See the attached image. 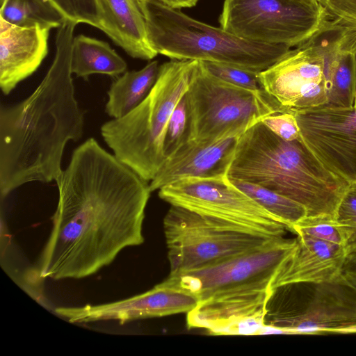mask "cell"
Masks as SVG:
<instances>
[{
  "mask_svg": "<svg viewBox=\"0 0 356 356\" xmlns=\"http://www.w3.org/2000/svg\"><path fill=\"white\" fill-rule=\"evenodd\" d=\"M58 191L52 229L39 260L40 278L81 279L144 242L148 181L94 138L72 152L55 180Z\"/></svg>",
  "mask_w": 356,
  "mask_h": 356,
  "instance_id": "cell-1",
  "label": "cell"
},
{
  "mask_svg": "<svg viewBox=\"0 0 356 356\" xmlns=\"http://www.w3.org/2000/svg\"><path fill=\"white\" fill-rule=\"evenodd\" d=\"M77 24L57 29L56 53L38 87L22 102L0 108V197L28 183H49L62 172L66 145L84 133V112L75 96L72 45Z\"/></svg>",
  "mask_w": 356,
  "mask_h": 356,
  "instance_id": "cell-2",
  "label": "cell"
},
{
  "mask_svg": "<svg viewBox=\"0 0 356 356\" xmlns=\"http://www.w3.org/2000/svg\"><path fill=\"white\" fill-rule=\"evenodd\" d=\"M296 245V238H275L223 262L168 276L167 282L197 298L187 313L188 328L215 335L259 334L275 292V277Z\"/></svg>",
  "mask_w": 356,
  "mask_h": 356,
  "instance_id": "cell-3",
  "label": "cell"
},
{
  "mask_svg": "<svg viewBox=\"0 0 356 356\" xmlns=\"http://www.w3.org/2000/svg\"><path fill=\"white\" fill-rule=\"evenodd\" d=\"M227 176L261 186L301 204L308 218H334L350 184L329 170L301 137L285 140L261 121L238 137Z\"/></svg>",
  "mask_w": 356,
  "mask_h": 356,
  "instance_id": "cell-4",
  "label": "cell"
},
{
  "mask_svg": "<svg viewBox=\"0 0 356 356\" xmlns=\"http://www.w3.org/2000/svg\"><path fill=\"white\" fill-rule=\"evenodd\" d=\"M148 41L159 54L172 60L211 61L260 72L291 47L239 38L221 27L196 20L160 0H138Z\"/></svg>",
  "mask_w": 356,
  "mask_h": 356,
  "instance_id": "cell-5",
  "label": "cell"
},
{
  "mask_svg": "<svg viewBox=\"0 0 356 356\" xmlns=\"http://www.w3.org/2000/svg\"><path fill=\"white\" fill-rule=\"evenodd\" d=\"M198 60H172L160 65L146 98L126 115L104 123L101 135L115 156L142 179L151 181L165 162L166 126L187 92Z\"/></svg>",
  "mask_w": 356,
  "mask_h": 356,
  "instance_id": "cell-6",
  "label": "cell"
},
{
  "mask_svg": "<svg viewBox=\"0 0 356 356\" xmlns=\"http://www.w3.org/2000/svg\"><path fill=\"white\" fill-rule=\"evenodd\" d=\"M163 229L169 276L223 262L279 238L252 233L173 205L163 219Z\"/></svg>",
  "mask_w": 356,
  "mask_h": 356,
  "instance_id": "cell-7",
  "label": "cell"
},
{
  "mask_svg": "<svg viewBox=\"0 0 356 356\" xmlns=\"http://www.w3.org/2000/svg\"><path fill=\"white\" fill-rule=\"evenodd\" d=\"M193 120V140L213 143L239 137L264 117L284 113L264 92L225 82L198 60L186 92Z\"/></svg>",
  "mask_w": 356,
  "mask_h": 356,
  "instance_id": "cell-8",
  "label": "cell"
},
{
  "mask_svg": "<svg viewBox=\"0 0 356 356\" xmlns=\"http://www.w3.org/2000/svg\"><path fill=\"white\" fill-rule=\"evenodd\" d=\"M272 298L276 307L267 324L284 334L356 333V288L341 275L332 280L283 285Z\"/></svg>",
  "mask_w": 356,
  "mask_h": 356,
  "instance_id": "cell-9",
  "label": "cell"
},
{
  "mask_svg": "<svg viewBox=\"0 0 356 356\" xmlns=\"http://www.w3.org/2000/svg\"><path fill=\"white\" fill-rule=\"evenodd\" d=\"M330 16L319 1L224 0L219 22L222 29L243 39L295 47Z\"/></svg>",
  "mask_w": 356,
  "mask_h": 356,
  "instance_id": "cell-10",
  "label": "cell"
},
{
  "mask_svg": "<svg viewBox=\"0 0 356 356\" xmlns=\"http://www.w3.org/2000/svg\"><path fill=\"white\" fill-rule=\"evenodd\" d=\"M159 196L170 205L252 233L282 237L288 229L280 219L235 186L227 175L183 179L161 188Z\"/></svg>",
  "mask_w": 356,
  "mask_h": 356,
  "instance_id": "cell-11",
  "label": "cell"
},
{
  "mask_svg": "<svg viewBox=\"0 0 356 356\" xmlns=\"http://www.w3.org/2000/svg\"><path fill=\"white\" fill-rule=\"evenodd\" d=\"M258 76L264 92L282 112L294 113L328 104L325 62L309 39L291 49Z\"/></svg>",
  "mask_w": 356,
  "mask_h": 356,
  "instance_id": "cell-12",
  "label": "cell"
},
{
  "mask_svg": "<svg viewBox=\"0 0 356 356\" xmlns=\"http://www.w3.org/2000/svg\"><path fill=\"white\" fill-rule=\"evenodd\" d=\"M302 139L332 172L356 182V108L323 106L294 113Z\"/></svg>",
  "mask_w": 356,
  "mask_h": 356,
  "instance_id": "cell-13",
  "label": "cell"
},
{
  "mask_svg": "<svg viewBox=\"0 0 356 356\" xmlns=\"http://www.w3.org/2000/svg\"><path fill=\"white\" fill-rule=\"evenodd\" d=\"M197 304L191 293L165 280L143 293L121 300L81 307H62L57 314L73 323L117 321L124 324L134 320L188 313Z\"/></svg>",
  "mask_w": 356,
  "mask_h": 356,
  "instance_id": "cell-14",
  "label": "cell"
},
{
  "mask_svg": "<svg viewBox=\"0 0 356 356\" xmlns=\"http://www.w3.org/2000/svg\"><path fill=\"white\" fill-rule=\"evenodd\" d=\"M51 28L19 26L0 17V88L10 94L33 74L48 54Z\"/></svg>",
  "mask_w": 356,
  "mask_h": 356,
  "instance_id": "cell-15",
  "label": "cell"
},
{
  "mask_svg": "<svg viewBox=\"0 0 356 356\" xmlns=\"http://www.w3.org/2000/svg\"><path fill=\"white\" fill-rule=\"evenodd\" d=\"M240 137V136H239ZM238 137L213 143L191 140L167 159L149 183L152 192L186 178L226 176L234 156Z\"/></svg>",
  "mask_w": 356,
  "mask_h": 356,
  "instance_id": "cell-16",
  "label": "cell"
},
{
  "mask_svg": "<svg viewBox=\"0 0 356 356\" xmlns=\"http://www.w3.org/2000/svg\"><path fill=\"white\" fill-rule=\"evenodd\" d=\"M296 245L284 261L273 282V289L283 285L323 282L341 275L347 252L346 248L298 232Z\"/></svg>",
  "mask_w": 356,
  "mask_h": 356,
  "instance_id": "cell-17",
  "label": "cell"
},
{
  "mask_svg": "<svg viewBox=\"0 0 356 356\" xmlns=\"http://www.w3.org/2000/svg\"><path fill=\"white\" fill-rule=\"evenodd\" d=\"M99 25L116 45L134 58L152 60L157 53L147 35L138 0H96Z\"/></svg>",
  "mask_w": 356,
  "mask_h": 356,
  "instance_id": "cell-18",
  "label": "cell"
},
{
  "mask_svg": "<svg viewBox=\"0 0 356 356\" xmlns=\"http://www.w3.org/2000/svg\"><path fill=\"white\" fill-rule=\"evenodd\" d=\"M125 60L105 41L83 34L74 37L71 70L77 77L88 80L92 74L117 78L126 72Z\"/></svg>",
  "mask_w": 356,
  "mask_h": 356,
  "instance_id": "cell-19",
  "label": "cell"
},
{
  "mask_svg": "<svg viewBox=\"0 0 356 356\" xmlns=\"http://www.w3.org/2000/svg\"><path fill=\"white\" fill-rule=\"evenodd\" d=\"M159 67V62L153 60L140 70L126 71L117 77L107 92L106 114L113 119L120 118L138 106L155 84Z\"/></svg>",
  "mask_w": 356,
  "mask_h": 356,
  "instance_id": "cell-20",
  "label": "cell"
},
{
  "mask_svg": "<svg viewBox=\"0 0 356 356\" xmlns=\"http://www.w3.org/2000/svg\"><path fill=\"white\" fill-rule=\"evenodd\" d=\"M0 17L19 26L58 29L66 19L47 0H0Z\"/></svg>",
  "mask_w": 356,
  "mask_h": 356,
  "instance_id": "cell-21",
  "label": "cell"
},
{
  "mask_svg": "<svg viewBox=\"0 0 356 356\" xmlns=\"http://www.w3.org/2000/svg\"><path fill=\"white\" fill-rule=\"evenodd\" d=\"M229 180L235 186L280 219L290 231L294 225L307 216L305 207L291 199L254 184Z\"/></svg>",
  "mask_w": 356,
  "mask_h": 356,
  "instance_id": "cell-22",
  "label": "cell"
},
{
  "mask_svg": "<svg viewBox=\"0 0 356 356\" xmlns=\"http://www.w3.org/2000/svg\"><path fill=\"white\" fill-rule=\"evenodd\" d=\"M193 138L191 110L186 92L177 104L165 128L163 143L165 161Z\"/></svg>",
  "mask_w": 356,
  "mask_h": 356,
  "instance_id": "cell-23",
  "label": "cell"
},
{
  "mask_svg": "<svg viewBox=\"0 0 356 356\" xmlns=\"http://www.w3.org/2000/svg\"><path fill=\"white\" fill-rule=\"evenodd\" d=\"M200 62L208 73L225 82L252 91H264L258 76L259 72L225 63Z\"/></svg>",
  "mask_w": 356,
  "mask_h": 356,
  "instance_id": "cell-24",
  "label": "cell"
},
{
  "mask_svg": "<svg viewBox=\"0 0 356 356\" xmlns=\"http://www.w3.org/2000/svg\"><path fill=\"white\" fill-rule=\"evenodd\" d=\"M301 232L313 237L346 247L347 238L341 226L331 217H306L294 225L291 231Z\"/></svg>",
  "mask_w": 356,
  "mask_h": 356,
  "instance_id": "cell-25",
  "label": "cell"
},
{
  "mask_svg": "<svg viewBox=\"0 0 356 356\" xmlns=\"http://www.w3.org/2000/svg\"><path fill=\"white\" fill-rule=\"evenodd\" d=\"M334 219L346 238L347 254L356 252V182L346 188L337 207Z\"/></svg>",
  "mask_w": 356,
  "mask_h": 356,
  "instance_id": "cell-26",
  "label": "cell"
},
{
  "mask_svg": "<svg viewBox=\"0 0 356 356\" xmlns=\"http://www.w3.org/2000/svg\"><path fill=\"white\" fill-rule=\"evenodd\" d=\"M63 15L78 24L99 28V19L96 0H47Z\"/></svg>",
  "mask_w": 356,
  "mask_h": 356,
  "instance_id": "cell-27",
  "label": "cell"
},
{
  "mask_svg": "<svg viewBox=\"0 0 356 356\" xmlns=\"http://www.w3.org/2000/svg\"><path fill=\"white\" fill-rule=\"evenodd\" d=\"M261 122L285 140L292 141L301 137L294 113H275L264 117Z\"/></svg>",
  "mask_w": 356,
  "mask_h": 356,
  "instance_id": "cell-28",
  "label": "cell"
},
{
  "mask_svg": "<svg viewBox=\"0 0 356 356\" xmlns=\"http://www.w3.org/2000/svg\"><path fill=\"white\" fill-rule=\"evenodd\" d=\"M320 2L332 16L356 24V0H321Z\"/></svg>",
  "mask_w": 356,
  "mask_h": 356,
  "instance_id": "cell-29",
  "label": "cell"
},
{
  "mask_svg": "<svg viewBox=\"0 0 356 356\" xmlns=\"http://www.w3.org/2000/svg\"><path fill=\"white\" fill-rule=\"evenodd\" d=\"M341 275L356 288V252L347 254Z\"/></svg>",
  "mask_w": 356,
  "mask_h": 356,
  "instance_id": "cell-30",
  "label": "cell"
},
{
  "mask_svg": "<svg viewBox=\"0 0 356 356\" xmlns=\"http://www.w3.org/2000/svg\"><path fill=\"white\" fill-rule=\"evenodd\" d=\"M165 4L175 8L181 9L184 8H191L196 5L198 0H160Z\"/></svg>",
  "mask_w": 356,
  "mask_h": 356,
  "instance_id": "cell-31",
  "label": "cell"
},
{
  "mask_svg": "<svg viewBox=\"0 0 356 356\" xmlns=\"http://www.w3.org/2000/svg\"><path fill=\"white\" fill-rule=\"evenodd\" d=\"M302 1H321V0H302Z\"/></svg>",
  "mask_w": 356,
  "mask_h": 356,
  "instance_id": "cell-32",
  "label": "cell"
},
{
  "mask_svg": "<svg viewBox=\"0 0 356 356\" xmlns=\"http://www.w3.org/2000/svg\"><path fill=\"white\" fill-rule=\"evenodd\" d=\"M354 107L356 108V94H355V99L354 103Z\"/></svg>",
  "mask_w": 356,
  "mask_h": 356,
  "instance_id": "cell-33",
  "label": "cell"
}]
</instances>
